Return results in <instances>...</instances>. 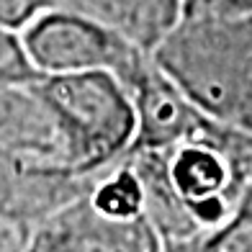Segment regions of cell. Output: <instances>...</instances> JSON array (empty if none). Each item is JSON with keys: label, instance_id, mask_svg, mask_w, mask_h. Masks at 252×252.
Wrapping results in <instances>:
<instances>
[{"label": "cell", "instance_id": "6da1fadb", "mask_svg": "<svg viewBox=\"0 0 252 252\" xmlns=\"http://www.w3.org/2000/svg\"><path fill=\"white\" fill-rule=\"evenodd\" d=\"M126 159L142 180L144 216L162 252H203L252 190V134L216 119L167 147L129 152Z\"/></svg>", "mask_w": 252, "mask_h": 252}, {"label": "cell", "instance_id": "7a4b0ae2", "mask_svg": "<svg viewBox=\"0 0 252 252\" xmlns=\"http://www.w3.org/2000/svg\"><path fill=\"white\" fill-rule=\"evenodd\" d=\"M152 57L203 113L252 134V36L242 18L180 21Z\"/></svg>", "mask_w": 252, "mask_h": 252}, {"label": "cell", "instance_id": "3957f363", "mask_svg": "<svg viewBox=\"0 0 252 252\" xmlns=\"http://www.w3.org/2000/svg\"><path fill=\"white\" fill-rule=\"evenodd\" d=\"M21 44L39 75L111 72L126 90L152 57L106 21L75 8H54L39 16L21 33Z\"/></svg>", "mask_w": 252, "mask_h": 252}, {"label": "cell", "instance_id": "277c9868", "mask_svg": "<svg viewBox=\"0 0 252 252\" xmlns=\"http://www.w3.org/2000/svg\"><path fill=\"white\" fill-rule=\"evenodd\" d=\"M41 77L0 83V162L26 173L90 178L83 147Z\"/></svg>", "mask_w": 252, "mask_h": 252}, {"label": "cell", "instance_id": "5b68a950", "mask_svg": "<svg viewBox=\"0 0 252 252\" xmlns=\"http://www.w3.org/2000/svg\"><path fill=\"white\" fill-rule=\"evenodd\" d=\"M41 83L70 121L90 175L116 165L131 152L136 139V108L131 93L116 75H44Z\"/></svg>", "mask_w": 252, "mask_h": 252}, {"label": "cell", "instance_id": "8992f818", "mask_svg": "<svg viewBox=\"0 0 252 252\" xmlns=\"http://www.w3.org/2000/svg\"><path fill=\"white\" fill-rule=\"evenodd\" d=\"M26 252H162V245L147 216L108 219L83 193L36 226Z\"/></svg>", "mask_w": 252, "mask_h": 252}, {"label": "cell", "instance_id": "52a82bcc", "mask_svg": "<svg viewBox=\"0 0 252 252\" xmlns=\"http://www.w3.org/2000/svg\"><path fill=\"white\" fill-rule=\"evenodd\" d=\"M129 93L136 108V139L131 152L167 147L211 119L165 75L155 57H150Z\"/></svg>", "mask_w": 252, "mask_h": 252}, {"label": "cell", "instance_id": "ba28073f", "mask_svg": "<svg viewBox=\"0 0 252 252\" xmlns=\"http://www.w3.org/2000/svg\"><path fill=\"white\" fill-rule=\"evenodd\" d=\"M88 201L108 219H142L144 216V188L129 159H119L93 178L88 188Z\"/></svg>", "mask_w": 252, "mask_h": 252}, {"label": "cell", "instance_id": "9c48e42d", "mask_svg": "<svg viewBox=\"0 0 252 252\" xmlns=\"http://www.w3.org/2000/svg\"><path fill=\"white\" fill-rule=\"evenodd\" d=\"M54 8H75V5L72 0H0V29L21 36L39 16L49 13Z\"/></svg>", "mask_w": 252, "mask_h": 252}, {"label": "cell", "instance_id": "30bf717a", "mask_svg": "<svg viewBox=\"0 0 252 252\" xmlns=\"http://www.w3.org/2000/svg\"><path fill=\"white\" fill-rule=\"evenodd\" d=\"M41 77L29 62L26 49L18 33L0 29V83H18V80Z\"/></svg>", "mask_w": 252, "mask_h": 252}, {"label": "cell", "instance_id": "8fae6325", "mask_svg": "<svg viewBox=\"0 0 252 252\" xmlns=\"http://www.w3.org/2000/svg\"><path fill=\"white\" fill-rule=\"evenodd\" d=\"M252 16V0H186L180 21H232Z\"/></svg>", "mask_w": 252, "mask_h": 252}, {"label": "cell", "instance_id": "7c38bea8", "mask_svg": "<svg viewBox=\"0 0 252 252\" xmlns=\"http://www.w3.org/2000/svg\"><path fill=\"white\" fill-rule=\"evenodd\" d=\"M203 252H252V211H239L203 245Z\"/></svg>", "mask_w": 252, "mask_h": 252}, {"label": "cell", "instance_id": "4fadbf2b", "mask_svg": "<svg viewBox=\"0 0 252 252\" xmlns=\"http://www.w3.org/2000/svg\"><path fill=\"white\" fill-rule=\"evenodd\" d=\"M36 226L39 224L26 216L0 209V252H26Z\"/></svg>", "mask_w": 252, "mask_h": 252}, {"label": "cell", "instance_id": "5bb4252c", "mask_svg": "<svg viewBox=\"0 0 252 252\" xmlns=\"http://www.w3.org/2000/svg\"><path fill=\"white\" fill-rule=\"evenodd\" d=\"M72 5H75L77 10H83V13H90V10H88V3H85V0H72Z\"/></svg>", "mask_w": 252, "mask_h": 252}]
</instances>
